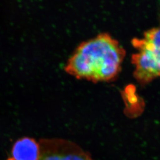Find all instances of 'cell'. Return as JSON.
I'll return each mask as SVG.
<instances>
[{"instance_id":"cell-1","label":"cell","mask_w":160,"mask_h":160,"mask_svg":"<svg viewBox=\"0 0 160 160\" xmlns=\"http://www.w3.org/2000/svg\"><path fill=\"white\" fill-rule=\"evenodd\" d=\"M125 55V49L118 40L108 33H102L81 43L64 70L77 79L111 81L119 74Z\"/></svg>"},{"instance_id":"cell-2","label":"cell","mask_w":160,"mask_h":160,"mask_svg":"<svg viewBox=\"0 0 160 160\" xmlns=\"http://www.w3.org/2000/svg\"><path fill=\"white\" fill-rule=\"evenodd\" d=\"M132 44L137 51L132 55V63L138 82L144 85L160 77V25L145 31L141 38H133Z\"/></svg>"},{"instance_id":"cell-3","label":"cell","mask_w":160,"mask_h":160,"mask_svg":"<svg viewBox=\"0 0 160 160\" xmlns=\"http://www.w3.org/2000/svg\"><path fill=\"white\" fill-rule=\"evenodd\" d=\"M39 160H94L88 152L72 141L62 139H41Z\"/></svg>"},{"instance_id":"cell-4","label":"cell","mask_w":160,"mask_h":160,"mask_svg":"<svg viewBox=\"0 0 160 160\" xmlns=\"http://www.w3.org/2000/svg\"><path fill=\"white\" fill-rule=\"evenodd\" d=\"M40 155L39 142L32 138L19 139L12 146V160H39Z\"/></svg>"},{"instance_id":"cell-5","label":"cell","mask_w":160,"mask_h":160,"mask_svg":"<svg viewBox=\"0 0 160 160\" xmlns=\"http://www.w3.org/2000/svg\"><path fill=\"white\" fill-rule=\"evenodd\" d=\"M8 160H12V158H9V159H8Z\"/></svg>"}]
</instances>
